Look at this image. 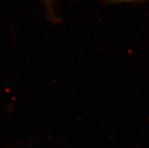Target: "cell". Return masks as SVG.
<instances>
[{"label":"cell","mask_w":149,"mask_h":148,"mask_svg":"<svg viewBox=\"0 0 149 148\" xmlns=\"http://www.w3.org/2000/svg\"><path fill=\"white\" fill-rule=\"evenodd\" d=\"M112 2H138V1H143V0H109Z\"/></svg>","instance_id":"cell-1"},{"label":"cell","mask_w":149,"mask_h":148,"mask_svg":"<svg viewBox=\"0 0 149 148\" xmlns=\"http://www.w3.org/2000/svg\"><path fill=\"white\" fill-rule=\"evenodd\" d=\"M45 1H49V0H45Z\"/></svg>","instance_id":"cell-2"}]
</instances>
